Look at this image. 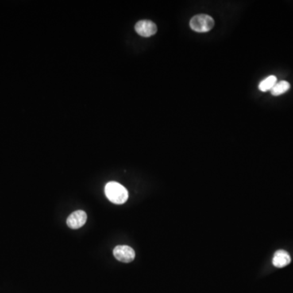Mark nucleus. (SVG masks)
<instances>
[{"label":"nucleus","instance_id":"obj_1","mask_svg":"<svg viewBox=\"0 0 293 293\" xmlns=\"http://www.w3.org/2000/svg\"><path fill=\"white\" fill-rule=\"evenodd\" d=\"M107 198L116 205H122L127 201L129 197L127 189L117 182H109L105 187Z\"/></svg>","mask_w":293,"mask_h":293},{"label":"nucleus","instance_id":"obj_2","mask_svg":"<svg viewBox=\"0 0 293 293\" xmlns=\"http://www.w3.org/2000/svg\"><path fill=\"white\" fill-rule=\"evenodd\" d=\"M190 26L191 29L196 32L205 33L213 29L214 26V20L209 15H197L191 19Z\"/></svg>","mask_w":293,"mask_h":293},{"label":"nucleus","instance_id":"obj_3","mask_svg":"<svg viewBox=\"0 0 293 293\" xmlns=\"http://www.w3.org/2000/svg\"><path fill=\"white\" fill-rule=\"evenodd\" d=\"M115 258L121 263H129L136 258V252L133 248L127 245H118L113 249Z\"/></svg>","mask_w":293,"mask_h":293},{"label":"nucleus","instance_id":"obj_4","mask_svg":"<svg viewBox=\"0 0 293 293\" xmlns=\"http://www.w3.org/2000/svg\"><path fill=\"white\" fill-rule=\"evenodd\" d=\"M135 29L137 34L142 37H151L157 32V27L155 25V23L148 20H144L136 23Z\"/></svg>","mask_w":293,"mask_h":293},{"label":"nucleus","instance_id":"obj_5","mask_svg":"<svg viewBox=\"0 0 293 293\" xmlns=\"http://www.w3.org/2000/svg\"><path fill=\"white\" fill-rule=\"evenodd\" d=\"M86 219H87V215H86V212L78 210L69 216L66 223L71 229H78L85 225Z\"/></svg>","mask_w":293,"mask_h":293},{"label":"nucleus","instance_id":"obj_6","mask_svg":"<svg viewBox=\"0 0 293 293\" xmlns=\"http://www.w3.org/2000/svg\"><path fill=\"white\" fill-rule=\"evenodd\" d=\"M290 263H291V256L286 251H277L273 257V265L278 268H283Z\"/></svg>","mask_w":293,"mask_h":293},{"label":"nucleus","instance_id":"obj_7","mask_svg":"<svg viewBox=\"0 0 293 293\" xmlns=\"http://www.w3.org/2000/svg\"><path fill=\"white\" fill-rule=\"evenodd\" d=\"M289 89H290L289 82H287V81H280V82H276V84L271 89V92L273 95L278 96V95L287 92Z\"/></svg>","mask_w":293,"mask_h":293},{"label":"nucleus","instance_id":"obj_8","mask_svg":"<svg viewBox=\"0 0 293 293\" xmlns=\"http://www.w3.org/2000/svg\"><path fill=\"white\" fill-rule=\"evenodd\" d=\"M277 82V78L274 75L267 77L264 80L262 81L259 84V90L263 92H267L268 90H271Z\"/></svg>","mask_w":293,"mask_h":293}]
</instances>
